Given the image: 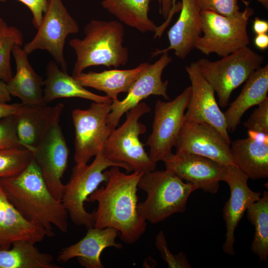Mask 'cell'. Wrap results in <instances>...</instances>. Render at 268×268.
Returning <instances> with one entry per match:
<instances>
[{
    "instance_id": "36",
    "label": "cell",
    "mask_w": 268,
    "mask_h": 268,
    "mask_svg": "<svg viewBox=\"0 0 268 268\" xmlns=\"http://www.w3.org/2000/svg\"><path fill=\"white\" fill-rule=\"evenodd\" d=\"M26 5L31 10L33 18L32 23L38 29L40 26L46 11L49 0H17Z\"/></svg>"
},
{
    "instance_id": "5",
    "label": "cell",
    "mask_w": 268,
    "mask_h": 268,
    "mask_svg": "<svg viewBox=\"0 0 268 268\" xmlns=\"http://www.w3.org/2000/svg\"><path fill=\"white\" fill-rule=\"evenodd\" d=\"M245 7L237 14L227 16L210 11H201V33L195 49L205 55L214 53L223 57L248 46L249 18L254 10L243 0Z\"/></svg>"
},
{
    "instance_id": "10",
    "label": "cell",
    "mask_w": 268,
    "mask_h": 268,
    "mask_svg": "<svg viewBox=\"0 0 268 268\" xmlns=\"http://www.w3.org/2000/svg\"><path fill=\"white\" fill-rule=\"evenodd\" d=\"M38 31L23 48L29 55L37 50L47 51L61 69L67 71L64 49L69 35L78 33L77 22L68 12L62 0H49Z\"/></svg>"
},
{
    "instance_id": "26",
    "label": "cell",
    "mask_w": 268,
    "mask_h": 268,
    "mask_svg": "<svg viewBox=\"0 0 268 268\" xmlns=\"http://www.w3.org/2000/svg\"><path fill=\"white\" fill-rule=\"evenodd\" d=\"M149 63L144 62L128 69H110L102 72L90 71L81 72L74 77L84 87L103 91L113 101L122 92H128L130 88Z\"/></svg>"
},
{
    "instance_id": "37",
    "label": "cell",
    "mask_w": 268,
    "mask_h": 268,
    "mask_svg": "<svg viewBox=\"0 0 268 268\" xmlns=\"http://www.w3.org/2000/svg\"><path fill=\"white\" fill-rule=\"evenodd\" d=\"M159 1L160 13L168 21L174 13L181 9V4L178 3L174 6L173 0H159Z\"/></svg>"
},
{
    "instance_id": "44",
    "label": "cell",
    "mask_w": 268,
    "mask_h": 268,
    "mask_svg": "<svg viewBox=\"0 0 268 268\" xmlns=\"http://www.w3.org/2000/svg\"><path fill=\"white\" fill-rule=\"evenodd\" d=\"M6 0H0V1H2V2H4Z\"/></svg>"
},
{
    "instance_id": "43",
    "label": "cell",
    "mask_w": 268,
    "mask_h": 268,
    "mask_svg": "<svg viewBox=\"0 0 268 268\" xmlns=\"http://www.w3.org/2000/svg\"><path fill=\"white\" fill-rule=\"evenodd\" d=\"M3 19L0 17V25L3 22Z\"/></svg>"
},
{
    "instance_id": "22",
    "label": "cell",
    "mask_w": 268,
    "mask_h": 268,
    "mask_svg": "<svg viewBox=\"0 0 268 268\" xmlns=\"http://www.w3.org/2000/svg\"><path fill=\"white\" fill-rule=\"evenodd\" d=\"M47 237L43 228L25 219L8 200L0 183V249H9L18 240L34 244Z\"/></svg>"
},
{
    "instance_id": "1",
    "label": "cell",
    "mask_w": 268,
    "mask_h": 268,
    "mask_svg": "<svg viewBox=\"0 0 268 268\" xmlns=\"http://www.w3.org/2000/svg\"><path fill=\"white\" fill-rule=\"evenodd\" d=\"M119 168L113 166L106 171L105 186L97 188L87 201L98 203L97 208L92 212L94 227L114 228L124 242L133 244L143 234L147 225L137 208V185L143 173L127 174Z\"/></svg>"
},
{
    "instance_id": "16",
    "label": "cell",
    "mask_w": 268,
    "mask_h": 268,
    "mask_svg": "<svg viewBox=\"0 0 268 268\" xmlns=\"http://www.w3.org/2000/svg\"><path fill=\"white\" fill-rule=\"evenodd\" d=\"M248 179L237 166H227L223 181L228 185L230 197L223 208L226 231L222 249L230 256L235 254L234 233L236 227L249 206L262 196L261 193L249 187Z\"/></svg>"
},
{
    "instance_id": "15",
    "label": "cell",
    "mask_w": 268,
    "mask_h": 268,
    "mask_svg": "<svg viewBox=\"0 0 268 268\" xmlns=\"http://www.w3.org/2000/svg\"><path fill=\"white\" fill-rule=\"evenodd\" d=\"M191 83V94L185 113V121L205 123L214 127L230 144L224 114L217 103L214 91L204 78L196 62L185 66Z\"/></svg>"
},
{
    "instance_id": "27",
    "label": "cell",
    "mask_w": 268,
    "mask_h": 268,
    "mask_svg": "<svg viewBox=\"0 0 268 268\" xmlns=\"http://www.w3.org/2000/svg\"><path fill=\"white\" fill-rule=\"evenodd\" d=\"M151 0H103L102 6L121 23L145 33L158 32V27L148 16Z\"/></svg>"
},
{
    "instance_id": "17",
    "label": "cell",
    "mask_w": 268,
    "mask_h": 268,
    "mask_svg": "<svg viewBox=\"0 0 268 268\" xmlns=\"http://www.w3.org/2000/svg\"><path fill=\"white\" fill-rule=\"evenodd\" d=\"M163 162L166 170L212 194L218 192L227 169L211 159L190 153H172Z\"/></svg>"
},
{
    "instance_id": "2",
    "label": "cell",
    "mask_w": 268,
    "mask_h": 268,
    "mask_svg": "<svg viewBox=\"0 0 268 268\" xmlns=\"http://www.w3.org/2000/svg\"><path fill=\"white\" fill-rule=\"evenodd\" d=\"M0 183L20 214L44 229L47 237L55 235L53 225L62 232L67 231V212L50 192L34 159L22 172L0 179Z\"/></svg>"
},
{
    "instance_id": "33",
    "label": "cell",
    "mask_w": 268,
    "mask_h": 268,
    "mask_svg": "<svg viewBox=\"0 0 268 268\" xmlns=\"http://www.w3.org/2000/svg\"><path fill=\"white\" fill-rule=\"evenodd\" d=\"M13 147L30 149L17 137L14 115L0 120V149Z\"/></svg>"
},
{
    "instance_id": "3",
    "label": "cell",
    "mask_w": 268,
    "mask_h": 268,
    "mask_svg": "<svg viewBox=\"0 0 268 268\" xmlns=\"http://www.w3.org/2000/svg\"><path fill=\"white\" fill-rule=\"evenodd\" d=\"M83 39L74 38L69 42L76 57L73 77L92 66L117 68L127 64L129 52L123 45L125 30L120 21L92 20L85 25Z\"/></svg>"
},
{
    "instance_id": "32",
    "label": "cell",
    "mask_w": 268,
    "mask_h": 268,
    "mask_svg": "<svg viewBox=\"0 0 268 268\" xmlns=\"http://www.w3.org/2000/svg\"><path fill=\"white\" fill-rule=\"evenodd\" d=\"M155 246L160 253L162 259L170 268H190L186 255L183 252L174 255L169 250L164 232L160 231L156 236Z\"/></svg>"
},
{
    "instance_id": "18",
    "label": "cell",
    "mask_w": 268,
    "mask_h": 268,
    "mask_svg": "<svg viewBox=\"0 0 268 268\" xmlns=\"http://www.w3.org/2000/svg\"><path fill=\"white\" fill-rule=\"evenodd\" d=\"M77 243L63 248L59 253L57 261L67 263L76 258L80 266L86 268H104L100 260L102 251L107 247L122 249V245L116 242L119 232L115 228L93 227Z\"/></svg>"
},
{
    "instance_id": "39",
    "label": "cell",
    "mask_w": 268,
    "mask_h": 268,
    "mask_svg": "<svg viewBox=\"0 0 268 268\" xmlns=\"http://www.w3.org/2000/svg\"><path fill=\"white\" fill-rule=\"evenodd\" d=\"M253 30L256 35L267 33L268 31V22L261 19L258 17H255L253 21Z\"/></svg>"
},
{
    "instance_id": "34",
    "label": "cell",
    "mask_w": 268,
    "mask_h": 268,
    "mask_svg": "<svg viewBox=\"0 0 268 268\" xmlns=\"http://www.w3.org/2000/svg\"><path fill=\"white\" fill-rule=\"evenodd\" d=\"M201 11H210L227 16L238 13V0H196Z\"/></svg>"
},
{
    "instance_id": "45",
    "label": "cell",
    "mask_w": 268,
    "mask_h": 268,
    "mask_svg": "<svg viewBox=\"0 0 268 268\" xmlns=\"http://www.w3.org/2000/svg\"><path fill=\"white\" fill-rule=\"evenodd\" d=\"M159 3H159H160V1H159V0H157Z\"/></svg>"
},
{
    "instance_id": "30",
    "label": "cell",
    "mask_w": 268,
    "mask_h": 268,
    "mask_svg": "<svg viewBox=\"0 0 268 268\" xmlns=\"http://www.w3.org/2000/svg\"><path fill=\"white\" fill-rule=\"evenodd\" d=\"M23 36L21 31L6 22L0 25V78L7 83L13 76L10 64V54L15 44L22 46Z\"/></svg>"
},
{
    "instance_id": "24",
    "label": "cell",
    "mask_w": 268,
    "mask_h": 268,
    "mask_svg": "<svg viewBox=\"0 0 268 268\" xmlns=\"http://www.w3.org/2000/svg\"><path fill=\"white\" fill-rule=\"evenodd\" d=\"M47 78L44 81L43 97L47 104L63 98H80L98 103L111 104L107 96L97 95L87 90L72 75L60 68L55 61H51L46 67Z\"/></svg>"
},
{
    "instance_id": "25",
    "label": "cell",
    "mask_w": 268,
    "mask_h": 268,
    "mask_svg": "<svg viewBox=\"0 0 268 268\" xmlns=\"http://www.w3.org/2000/svg\"><path fill=\"white\" fill-rule=\"evenodd\" d=\"M268 65L256 70L245 81L241 92L225 112L228 132H234L244 114L268 98Z\"/></svg>"
},
{
    "instance_id": "35",
    "label": "cell",
    "mask_w": 268,
    "mask_h": 268,
    "mask_svg": "<svg viewBox=\"0 0 268 268\" xmlns=\"http://www.w3.org/2000/svg\"><path fill=\"white\" fill-rule=\"evenodd\" d=\"M244 126L248 131L268 134V98L258 105Z\"/></svg>"
},
{
    "instance_id": "38",
    "label": "cell",
    "mask_w": 268,
    "mask_h": 268,
    "mask_svg": "<svg viewBox=\"0 0 268 268\" xmlns=\"http://www.w3.org/2000/svg\"><path fill=\"white\" fill-rule=\"evenodd\" d=\"M21 105V103L9 104L0 102V120L14 115Z\"/></svg>"
},
{
    "instance_id": "9",
    "label": "cell",
    "mask_w": 268,
    "mask_h": 268,
    "mask_svg": "<svg viewBox=\"0 0 268 268\" xmlns=\"http://www.w3.org/2000/svg\"><path fill=\"white\" fill-rule=\"evenodd\" d=\"M191 94L190 86L170 101H156L152 132L146 143L150 148L148 155L154 162L163 161L172 153L185 121Z\"/></svg>"
},
{
    "instance_id": "42",
    "label": "cell",
    "mask_w": 268,
    "mask_h": 268,
    "mask_svg": "<svg viewBox=\"0 0 268 268\" xmlns=\"http://www.w3.org/2000/svg\"><path fill=\"white\" fill-rule=\"evenodd\" d=\"M260 3L266 9H268V0H256Z\"/></svg>"
},
{
    "instance_id": "14",
    "label": "cell",
    "mask_w": 268,
    "mask_h": 268,
    "mask_svg": "<svg viewBox=\"0 0 268 268\" xmlns=\"http://www.w3.org/2000/svg\"><path fill=\"white\" fill-rule=\"evenodd\" d=\"M176 153L202 156L226 166L235 165L229 144L214 127L185 121L174 146Z\"/></svg>"
},
{
    "instance_id": "23",
    "label": "cell",
    "mask_w": 268,
    "mask_h": 268,
    "mask_svg": "<svg viewBox=\"0 0 268 268\" xmlns=\"http://www.w3.org/2000/svg\"><path fill=\"white\" fill-rule=\"evenodd\" d=\"M21 47L15 44L12 49L16 69L15 75L7 83L9 92L25 105L46 104L43 97L44 80L32 67L28 54Z\"/></svg>"
},
{
    "instance_id": "20",
    "label": "cell",
    "mask_w": 268,
    "mask_h": 268,
    "mask_svg": "<svg viewBox=\"0 0 268 268\" xmlns=\"http://www.w3.org/2000/svg\"><path fill=\"white\" fill-rule=\"evenodd\" d=\"M65 106L28 105L21 103L14 115L17 137L19 141L34 150L41 137L55 122L60 121Z\"/></svg>"
},
{
    "instance_id": "7",
    "label": "cell",
    "mask_w": 268,
    "mask_h": 268,
    "mask_svg": "<svg viewBox=\"0 0 268 268\" xmlns=\"http://www.w3.org/2000/svg\"><path fill=\"white\" fill-rule=\"evenodd\" d=\"M145 103L141 102L127 113L124 123L109 135L102 152L109 160L127 165L132 171L144 173L155 169L156 163L145 152L139 140L146 127L140 118L150 112Z\"/></svg>"
},
{
    "instance_id": "40",
    "label": "cell",
    "mask_w": 268,
    "mask_h": 268,
    "mask_svg": "<svg viewBox=\"0 0 268 268\" xmlns=\"http://www.w3.org/2000/svg\"><path fill=\"white\" fill-rule=\"evenodd\" d=\"M11 100V95L8 88L7 84L0 78V102L9 103Z\"/></svg>"
},
{
    "instance_id": "19",
    "label": "cell",
    "mask_w": 268,
    "mask_h": 268,
    "mask_svg": "<svg viewBox=\"0 0 268 268\" xmlns=\"http://www.w3.org/2000/svg\"><path fill=\"white\" fill-rule=\"evenodd\" d=\"M201 34V11L196 0H182L179 16L167 32L169 46L152 52V58L173 50L178 58L184 60L195 48Z\"/></svg>"
},
{
    "instance_id": "21",
    "label": "cell",
    "mask_w": 268,
    "mask_h": 268,
    "mask_svg": "<svg viewBox=\"0 0 268 268\" xmlns=\"http://www.w3.org/2000/svg\"><path fill=\"white\" fill-rule=\"evenodd\" d=\"M230 149L236 166L248 179L268 177V134L250 132L231 142Z\"/></svg>"
},
{
    "instance_id": "11",
    "label": "cell",
    "mask_w": 268,
    "mask_h": 268,
    "mask_svg": "<svg viewBox=\"0 0 268 268\" xmlns=\"http://www.w3.org/2000/svg\"><path fill=\"white\" fill-rule=\"evenodd\" d=\"M111 104L93 102L86 109H76L71 116L74 128L76 164H87L103 149L111 134L107 118Z\"/></svg>"
},
{
    "instance_id": "28",
    "label": "cell",
    "mask_w": 268,
    "mask_h": 268,
    "mask_svg": "<svg viewBox=\"0 0 268 268\" xmlns=\"http://www.w3.org/2000/svg\"><path fill=\"white\" fill-rule=\"evenodd\" d=\"M26 240L13 242L7 249H0V268H60L53 256L43 253Z\"/></svg>"
},
{
    "instance_id": "29",
    "label": "cell",
    "mask_w": 268,
    "mask_h": 268,
    "mask_svg": "<svg viewBox=\"0 0 268 268\" xmlns=\"http://www.w3.org/2000/svg\"><path fill=\"white\" fill-rule=\"evenodd\" d=\"M246 211L248 220L255 227L251 250L261 262H266L268 256V192L264 191Z\"/></svg>"
},
{
    "instance_id": "13",
    "label": "cell",
    "mask_w": 268,
    "mask_h": 268,
    "mask_svg": "<svg viewBox=\"0 0 268 268\" xmlns=\"http://www.w3.org/2000/svg\"><path fill=\"white\" fill-rule=\"evenodd\" d=\"M168 52L162 54L152 64H149L134 82L126 97L111 103V111L107 118V125L111 133L116 129L121 117L150 95L162 96L169 99L167 94L168 81H163L162 75L165 68L172 62Z\"/></svg>"
},
{
    "instance_id": "31",
    "label": "cell",
    "mask_w": 268,
    "mask_h": 268,
    "mask_svg": "<svg viewBox=\"0 0 268 268\" xmlns=\"http://www.w3.org/2000/svg\"><path fill=\"white\" fill-rule=\"evenodd\" d=\"M33 159V151L26 148L0 149V179L15 176Z\"/></svg>"
},
{
    "instance_id": "41",
    "label": "cell",
    "mask_w": 268,
    "mask_h": 268,
    "mask_svg": "<svg viewBox=\"0 0 268 268\" xmlns=\"http://www.w3.org/2000/svg\"><path fill=\"white\" fill-rule=\"evenodd\" d=\"M255 46L260 50H265L268 47V35L267 33L257 34L254 39Z\"/></svg>"
},
{
    "instance_id": "6",
    "label": "cell",
    "mask_w": 268,
    "mask_h": 268,
    "mask_svg": "<svg viewBox=\"0 0 268 268\" xmlns=\"http://www.w3.org/2000/svg\"><path fill=\"white\" fill-rule=\"evenodd\" d=\"M113 166L123 168L127 173L132 172L127 165L109 160L102 151L95 156L90 164H76L73 168L68 182L65 184L61 202L76 225L87 228L94 227L93 214L86 210L84 203L99 185L107 181L105 170Z\"/></svg>"
},
{
    "instance_id": "12",
    "label": "cell",
    "mask_w": 268,
    "mask_h": 268,
    "mask_svg": "<svg viewBox=\"0 0 268 268\" xmlns=\"http://www.w3.org/2000/svg\"><path fill=\"white\" fill-rule=\"evenodd\" d=\"M57 121L41 137L33 150V159L54 198L61 202L65 184L62 181L67 169L69 149Z\"/></svg>"
},
{
    "instance_id": "4",
    "label": "cell",
    "mask_w": 268,
    "mask_h": 268,
    "mask_svg": "<svg viewBox=\"0 0 268 268\" xmlns=\"http://www.w3.org/2000/svg\"><path fill=\"white\" fill-rule=\"evenodd\" d=\"M137 187L147 194L145 200L138 203V212L152 224L162 222L174 213L184 212L189 196L199 189L167 170L143 173Z\"/></svg>"
},
{
    "instance_id": "8",
    "label": "cell",
    "mask_w": 268,
    "mask_h": 268,
    "mask_svg": "<svg viewBox=\"0 0 268 268\" xmlns=\"http://www.w3.org/2000/svg\"><path fill=\"white\" fill-rule=\"evenodd\" d=\"M263 56L248 46L211 61L201 58L196 62L202 75L218 98V105L227 106L232 91L245 82L264 62Z\"/></svg>"
}]
</instances>
